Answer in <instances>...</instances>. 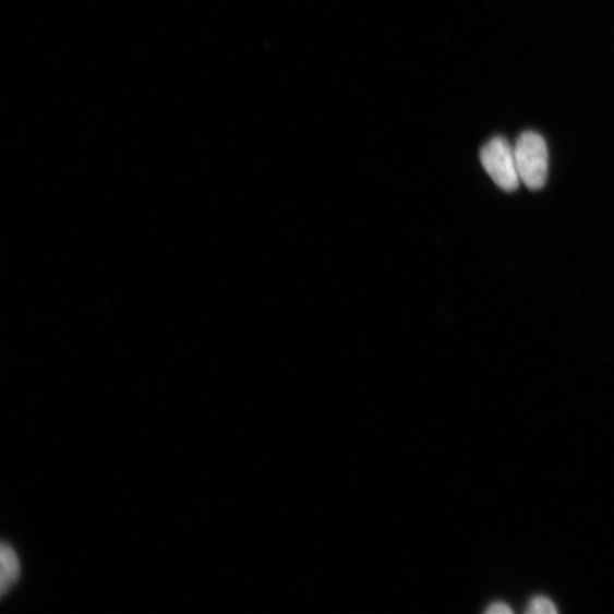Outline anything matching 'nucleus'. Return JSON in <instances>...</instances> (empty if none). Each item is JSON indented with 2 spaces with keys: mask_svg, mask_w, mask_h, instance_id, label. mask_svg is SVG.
I'll use <instances>...</instances> for the list:
<instances>
[{
  "mask_svg": "<svg viewBox=\"0 0 614 614\" xmlns=\"http://www.w3.org/2000/svg\"><path fill=\"white\" fill-rule=\"evenodd\" d=\"M515 156L521 182L530 191H540L549 174V151L538 132L521 133L515 145Z\"/></svg>",
  "mask_w": 614,
  "mask_h": 614,
  "instance_id": "nucleus-1",
  "label": "nucleus"
},
{
  "mask_svg": "<svg viewBox=\"0 0 614 614\" xmlns=\"http://www.w3.org/2000/svg\"><path fill=\"white\" fill-rule=\"evenodd\" d=\"M528 613H556L554 604L546 598L533 599L527 609Z\"/></svg>",
  "mask_w": 614,
  "mask_h": 614,
  "instance_id": "nucleus-4",
  "label": "nucleus"
},
{
  "mask_svg": "<svg viewBox=\"0 0 614 614\" xmlns=\"http://www.w3.org/2000/svg\"><path fill=\"white\" fill-rule=\"evenodd\" d=\"M480 161L498 189L505 193H514L519 189L521 180L515 148L505 139L490 141L480 152Z\"/></svg>",
  "mask_w": 614,
  "mask_h": 614,
  "instance_id": "nucleus-2",
  "label": "nucleus"
},
{
  "mask_svg": "<svg viewBox=\"0 0 614 614\" xmlns=\"http://www.w3.org/2000/svg\"><path fill=\"white\" fill-rule=\"evenodd\" d=\"M487 613L496 614V613H513V610L503 603H495L487 610Z\"/></svg>",
  "mask_w": 614,
  "mask_h": 614,
  "instance_id": "nucleus-5",
  "label": "nucleus"
},
{
  "mask_svg": "<svg viewBox=\"0 0 614 614\" xmlns=\"http://www.w3.org/2000/svg\"><path fill=\"white\" fill-rule=\"evenodd\" d=\"M2 595H5L10 590V586L15 582L20 577L19 559L10 545L3 544L2 546Z\"/></svg>",
  "mask_w": 614,
  "mask_h": 614,
  "instance_id": "nucleus-3",
  "label": "nucleus"
}]
</instances>
